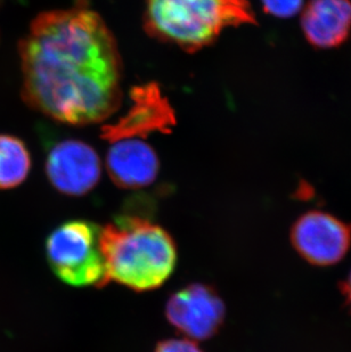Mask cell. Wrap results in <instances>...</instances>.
Here are the masks:
<instances>
[{"label": "cell", "instance_id": "cell-10", "mask_svg": "<svg viewBox=\"0 0 351 352\" xmlns=\"http://www.w3.org/2000/svg\"><path fill=\"white\" fill-rule=\"evenodd\" d=\"M306 39L318 50L335 48L351 32V0H309L302 12Z\"/></svg>", "mask_w": 351, "mask_h": 352}, {"label": "cell", "instance_id": "cell-13", "mask_svg": "<svg viewBox=\"0 0 351 352\" xmlns=\"http://www.w3.org/2000/svg\"><path fill=\"white\" fill-rule=\"evenodd\" d=\"M156 352H203L189 339L164 340L156 346Z\"/></svg>", "mask_w": 351, "mask_h": 352}, {"label": "cell", "instance_id": "cell-6", "mask_svg": "<svg viewBox=\"0 0 351 352\" xmlns=\"http://www.w3.org/2000/svg\"><path fill=\"white\" fill-rule=\"evenodd\" d=\"M167 318L189 339L206 340L218 333L225 320V305L215 289L191 284L170 296Z\"/></svg>", "mask_w": 351, "mask_h": 352}, {"label": "cell", "instance_id": "cell-4", "mask_svg": "<svg viewBox=\"0 0 351 352\" xmlns=\"http://www.w3.org/2000/svg\"><path fill=\"white\" fill-rule=\"evenodd\" d=\"M100 230L86 220H71L48 236L47 259L55 275L76 287L109 282L100 249Z\"/></svg>", "mask_w": 351, "mask_h": 352}, {"label": "cell", "instance_id": "cell-8", "mask_svg": "<svg viewBox=\"0 0 351 352\" xmlns=\"http://www.w3.org/2000/svg\"><path fill=\"white\" fill-rule=\"evenodd\" d=\"M133 107L119 121L103 126L102 138L109 143L125 138H140L160 131L171 133L175 111L156 83L136 87L131 91Z\"/></svg>", "mask_w": 351, "mask_h": 352}, {"label": "cell", "instance_id": "cell-3", "mask_svg": "<svg viewBox=\"0 0 351 352\" xmlns=\"http://www.w3.org/2000/svg\"><path fill=\"white\" fill-rule=\"evenodd\" d=\"M248 0H147L149 36L189 53L215 43L226 28L255 24Z\"/></svg>", "mask_w": 351, "mask_h": 352}, {"label": "cell", "instance_id": "cell-9", "mask_svg": "<svg viewBox=\"0 0 351 352\" xmlns=\"http://www.w3.org/2000/svg\"><path fill=\"white\" fill-rule=\"evenodd\" d=\"M106 155V168L113 183L123 190L149 186L159 173V157L149 144L140 138L113 142Z\"/></svg>", "mask_w": 351, "mask_h": 352}, {"label": "cell", "instance_id": "cell-11", "mask_svg": "<svg viewBox=\"0 0 351 352\" xmlns=\"http://www.w3.org/2000/svg\"><path fill=\"white\" fill-rule=\"evenodd\" d=\"M31 155L25 144L10 135H0V190H12L27 179Z\"/></svg>", "mask_w": 351, "mask_h": 352}, {"label": "cell", "instance_id": "cell-14", "mask_svg": "<svg viewBox=\"0 0 351 352\" xmlns=\"http://www.w3.org/2000/svg\"><path fill=\"white\" fill-rule=\"evenodd\" d=\"M339 287H340V292L345 299V306L348 307L349 311L351 313V270L345 279L340 283Z\"/></svg>", "mask_w": 351, "mask_h": 352}, {"label": "cell", "instance_id": "cell-5", "mask_svg": "<svg viewBox=\"0 0 351 352\" xmlns=\"http://www.w3.org/2000/svg\"><path fill=\"white\" fill-rule=\"evenodd\" d=\"M291 243L302 259L312 266L340 263L351 246V225L324 211H309L291 228Z\"/></svg>", "mask_w": 351, "mask_h": 352}, {"label": "cell", "instance_id": "cell-2", "mask_svg": "<svg viewBox=\"0 0 351 352\" xmlns=\"http://www.w3.org/2000/svg\"><path fill=\"white\" fill-rule=\"evenodd\" d=\"M100 249L107 279L138 292L162 285L177 263L173 237L140 217H120L107 223L100 230Z\"/></svg>", "mask_w": 351, "mask_h": 352}, {"label": "cell", "instance_id": "cell-12", "mask_svg": "<svg viewBox=\"0 0 351 352\" xmlns=\"http://www.w3.org/2000/svg\"><path fill=\"white\" fill-rule=\"evenodd\" d=\"M262 8L272 16L288 19L295 16L304 7V0H260Z\"/></svg>", "mask_w": 351, "mask_h": 352}, {"label": "cell", "instance_id": "cell-7", "mask_svg": "<svg viewBox=\"0 0 351 352\" xmlns=\"http://www.w3.org/2000/svg\"><path fill=\"white\" fill-rule=\"evenodd\" d=\"M46 173L50 184L61 193L83 196L100 182V157L93 147L81 140H63L50 150Z\"/></svg>", "mask_w": 351, "mask_h": 352}, {"label": "cell", "instance_id": "cell-1", "mask_svg": "<svg viewBox=\"0 0 351 352\" xmlns=\"http://www.w3.org/2000/svg\"><path fill=\"white\" fill-rule=\"evenodd\" d=\"M22 97L70 126L103 122L123 100V60L100 14L80 0L32 21L20 41Z\"/></svg>", "mask_w": 351, "mask_h": 352}]
</instances>
